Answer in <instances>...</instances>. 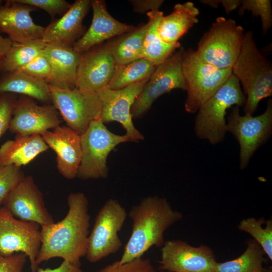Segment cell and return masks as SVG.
Instances as JSON below:
<instances>
[{
  "label": "cell",
  "instance_id": "obj_1",
  "mask_svg": "<svg viewBox=\"0 0 272 272\" xmlns=\"http://www.w3.org/2000/svg\"><path fill=\"white\" fill-rule=\"evenodd\" d=\"M67 204L69 211L62 220L41 227L38 266L59 257L80 266L81 259L86 256L90 220L88 199L82 192L71 193Z\"/></svg>",
  "mask_w": 272,
  "mask_h": 272
},
{
  "label": "cell",
  "instance_id": "obj_2",
  "mask_svg": "<svg viewBox=\"0 0 272 272\" xmlns=\"http://www.w3.org/2000/svg\"><path fill=\"white\" fill-rule=\"evenodd\" d=\"M127 215L132 221L131 232L119 260L121 263L142 257L154 246L162 247L165 231L183 217L166 198L157 196L144 198Z\"/></svg>",
  "mask_w": 272,
  "mask_h": 272
},
{
  "label": "cell",
  "instance_id": "obj_3",
  "mask_svg": "<svg viewBox=\"0 0 272 272\" xmlns=\"http://www.w3.org/2000/svg\"><path fill=\"white\" fill-rule=\"evenodd\" d=\"M232 72L241 83L246 96L244 114L252 115L260 101L272 95V66L258 50L251 31L244 34Z\"/></svg>",
  "mask_w": 272,
  "mask_h": 272
},
{
  "label": "cell",
  "instance_id": "obj_4",
  "mask_svg": "<svg viewBox=\"0 0 272 272\" xmlns=\"http://www.w3.org/2000/svg\"><path fill=\"white\" fill-rule=\"evenodd\" d=\"M246 96L238 78L233 74L226 82L199 108L194 129L196 136L212 145L222 142L227 130V110L244 106Z\"/></svg>",
  "mask_w": 272,
  "mask_h": 272
},
{
  "label": "cell",
  "instance_id": "obj_5",
  "mask_svg": "<svg viewBox=\"0 0 272 272\" xmlns=\"http://www.w3.org/2000/svg\"><path fill=\"white\" fill-rule=\"evenodd\" d=\"M182 69L185 81L187 97L185 110L196 112L232 74L231 69H219L201 59L195 50H185Z\"/></svg>",
  "mask_w": 272,
  "mask_h": 272
},
{
  "label": "cell",
  "instance_id": "obj_6",
  "mask_svg": "<svg viewBox=\"0 0 272 272\" xmlns=\"http://www.w3.org/2000/svg\"><path fill=\"white\" fill-rule=\"evenodd\" d=\"M243 32L235 20L218 17L200 39L195 52L213 66L232 69L240 52Z\"/></svg>",
  "mask_w": 272,
  "mask_h": 272
},
{
  "label": "cell",
  "instance_id": "obj_7",
  "mask_svg": "<svg viewBox=\"0 0 272 272\" xmlns=\"http://www.w3.org/2000/svg\"><path fill=\"white\" fill-rule=\"evenodd\" d=\"M127 142L130 141L125 134L111 132L100 119L92 121L81 135L82 157L77 177L83 180L107 177L108 156L117 145Z\"/></svg>",
  "mask_w": 272,
  "mask_h": 272
},
{
  "label": "cell",
  "instance_id": "obj_8",
  "mask_svg": "<svg viewBox=\"0 0 272 272\" xmlns=\"http://www.w3.org/2000/svg\"><path fill=\"white\" fill-rule=\"evenodd\" d=\"M127 214L115 199L107 200L98 212L89 234L86 258L97 262L117 252L122 246L118 233L123 227Z\"/></svg>",
  "mask_w": 272,
  "mask_h": 272
},
{
  "label": "cell",
  "instance_id": "obj_9",
  "mask_svg": "<svg viewBox=\"0 0 272 272\" xmlns=\"http://www.w3.org/2000/svg\"><path fill=\"white\" fill-rule=\"evenodd\" d=\"M227 130L240 146V168L247 166L255 151L270 138L272 133V100L267 102L264 112L259 115H241L239 107L234 106L227 118Z\"/></svg>",
  "mask_w": 272,
  "mask_h": 272
},
{
  "label": "cell",
  "instance_id": "obj_10",
  "mask_svg": "<svg viewBox=\"0 0 272 272\" xmlns=\"http://www.w3.org/2000/svg\"><path fill=\"white\" fill-rule=\"evenodd\" d=\"M34 222L16 219L5 207L0 208V254L24 253L29 258L31 272L39 266L36 260L41 246V229Z\"/></svg>",
  "mask_w": 272,
  "mask_h": 272
},
{
  "label": "cell",
  "instance_id": "obj_11",
  "mask_svg": "<svg viewBox=\"0 0 272 272\" xmlns=\"http://www.w3.org/2000/svg\"><path fill=\"white\" fill-rule=\"evenodd\" d=\"M52 102L67 126L80 135L92 121L99 119L102 105L98 93L49 85Z\"/></svg>",
  "mask_w": 272,
  "mask_h": 272
},
{
  "label": "cell",
  "instance_id": "obj_12",
  "mask_svg": "<svg viewBox=\"0 0 272 272\" xmlns=\"http://www.w3.org/2000/svg\"><path fill=\"white\" fill-rule=\"evenodd\" d=\"M185 50L181 47L157 66L133 102L130 110L132 118H139L151 108L160 96L171 91L186 89L182 69Z\"/></svg>",
  "mask_w": 272,
  "mask_h": 272
},
{
  "label": "cell",
  "instance_id": "obj_13",
  "mask_svg": "<svg viewBox=\"0 0 272 272\" xmlns=\"http://www.w3.org/2000/svg\"><path fill=\"white\" fill-rule=\"evenodd\" d=\"M159 269L169 272H214L217 262L208 246L194 247L184 241H165L161 248Z\"/></svg>",
  "mask_w": 272,
  "mask_h": 272
},
{
  "label": "cell",
  "instance_id": "obj_14",
  "mask_svg": "<svg viewBox=\"0 0 272 272\" xmlns=\"http://www.w3.org/2000/svg\"><path fill=\"white\" fill-rule=\"evenodd\" d=\"M149 79L118 90L107 87L98 93L102 105L99 119L104 124L113 121L120 123L125 129V134L130 142H138L144 139L133 123L130 110Z\"/></svg>",
  "mask_w": 272,
  "mask_h": 272
},
{
  "label": "cell",
  "instance_id": "obj_15",
  "mask_svg": "<svg viewBox=\"0 0 272 272\" xmlns=\"http://www.w3.org/2000/svg\"><path fill=\"white\" fill-rule=\"evenodd\" d=\"M3 205L21 220L41 227L54 222L45 207L43 193L31 176H25L9 194Z\"/></svg>",
  "mask_w": 272,
  "mask_h": 272
},
{
  "label": "cell",
  "instance_id": "obj_16",
  "mask_svg": "<svg viewBox=\"0 0 272 272\" xmlns=\"http://www.w3.org/2000/svg\"><path fill=\"white\" fill-rule=\"evenodd\" d=\"M61 122L54 105H38L29 97L17 99L9 130L12 133L31 135L54 129Z\"/></svg>",
  "mask_w": 272,
  "mask_h": 272
},
{
  "label": "cell",
  "instance_id": "obj_17",
  "mask_svg": "<svg viewBox=\"0 0 272 272\" xmlns=\"http://www.w3.org/2000/svg\"><path fill=\"white\" fill-rule=\"evenodd\" d=\"M115 66L105 45H96L81 53L76 88L98 93L108 86Z\"/></svg>",
  "mask_w": 272,
  "mask_h": 272
},
{
  "label": "cell",
  "instance_id": "obj_18",
  "mask_svg": "<svg viewBox=\"0 0 272 272\" xmlns=\"http://www.w3.org/2000/svg\"><path fill=\"white\" fill-rule=\"evenodd\" d=\"M40 135L55 152L59 173L67 179L76 178L82 157L81 135L67 126L60 125Z\"/></svg>",
  "mask_w": 272,
  "mask_h": 272
},
{
  "label": "cell",
  "instance_id": "obj_19",
  "mask_svg": "<svg viewBox=\"0 0 272 272\" xmlns=\"http://www.w3.org/2000/svg\"><path fill=\"white\" fill-rule=\"evenodd\" d=\"M36 9L16 0L7 1L0 7V33L15 43L42 39L44 27L35 24L30 15Z\"/></svg>",
  "mask_w": 272,
  "mask_h": 272
},
{
  "label": "cell",
  "instance_id": "obj_20",
  "mask_svg": "<svg viewBox=\"0 0 272 272\" xmlns=\"http://www.w3.org/2000/svg\"><path fill=\"white\" fill-rule=\"evenodd\" d=\"M93 19L88 30L73 45L76 51L82 53L104 41L132 31L135 28L114 19L101 0L91 2Z\"/></svg>",
  "mask_w": 272,
  "mask_h": 272
},
{
  "label": "cell",
  "instance_id": "obj_21",
  "mask_svg": "<svg viewBox=\"0 0 272 272\" xmlns=\"http://www.w3.org/2000/svg\"><path fill=\"white\" fill-rule=\"evenodd\" d=\"M41 54L47 58L51 66L47 84L64 90L76 88L81 53L75 50L72 46L49 43L46 44Z\"/></svg>",
  "mask_w": 272,
  "mask_h": 272
},
{
  "label": "cell",
  "instance_id": "obj_22",
  "mask_svg": "<svg viewBox=\"0 0 272 272\" xmlns=\"http://www.w3.org/2000/svg\"><path fill=\"white\" fill-rule=\"evenodd\" d=\"M91 1L77 0L58 19L44 27L42 40L46 44L57 43L73 47L81 37L83 21L91 6Z\"/></svg>",
  "mask_w": 272,
  "mask_h": 272
},
{
  "label": "cell",
  "instance_id": "obj_23",
  "mask_svg": "<svg viewBox=\"0 0 272 272\" xmlns=\"http://www.w3.org/2000/svg\"><path fill=\"white\" fill-rule=\"evenodd\" d=\"M48 148L39 134H17L14 140L7 141L1 146L0 166L26 165Z\"/></svg>",
  "mask_w": 272,
  "mask_h": 272
},
{
  "label": "cell",
  "instance_id": "obj_24",
  "mask_svg": "<svg viewBox=\"0 0 272 272\" xmlns=\"http://www.w3.org/2000/svg\"><path fill=\"white\" fill-rule=\"evenodd\" d=\"M7 93L20 94L44 103L52 102L45 80L20 71L5 73L0 77V95Z\"/></svg>",
  "mask_w": 272,
  "mask_h": 272
},
{
  "label": "cell",
  "instance_id": "obj_25",
  "mask_svg": "<svg viewBox=\"0 0 272 272\" xmlns=\"http://www.w3.org/2000/svg\"><path fill=\"white\" fill-rule=\"evenodd\" d=\"M198 9L192 2L176 4L173 11L163 16L160 20L158 31L161 38L168 44L178 43V40L198 22Z\"/></svg>",
  "mask_w": 272,
  "mask_h": 272
},
{
  "label": "cell",
  "instance_id": "obj_26",
  "mask_svg": "<svg viewBox=\"0 0 272 272\" xmlns=\"http://www.w3.org/2000/svg\"><path fill=\"white\" fill-rule=\"evenodd\" d=\"M149 18L143 44V58L151 61L156 67L170 55L180 46L165 43L161 38L158 26L163 16L162 12L153 11L147 13Z\"/></svg>",
  "mask_w": 272,
  "mask_h": 272
},
{
  "label": "cell",
  "instance_id": "obj_27",
  "mask_svg": "<svg viewBox=\"0 0 272 272\" xmlns=\"http://www.w3.org/2000/svg\"><path fill=\"white\" fill-rule=\"evenodd\" d=\"M147 24L105 44L115 65L126 64L143 58V44Z\"/></svg>",
  "mask_w": 272,
  "mask_h": 272
},
{
  "label": "cell",
  "instance_id": "obj_28",
  "mask_svg": "<svg viewBox=\"0 0 272 272\" xmlns=\"http://www.w3.org/2000/svg\"><path fill=\"white\" fill-rule=\"evenodd\" d=\"M265 253L254 239L249 240L245 251L237 258L217 262L214 272H264Z\"/></svg>",
  "mask_w": 272,
  "mask_h": 272
},
{
  "label": "cell",
  "instance_id": "obj_29",
  "mask_svg": "<svg viewBox=\"0 0 272 272\" xmlns=\"http://www.w3.org/2000/svg\"><path fill=\"white\" fill-rule=\"evenodd\" d=\"M155 68L154 64L145 58H140L126 64L115 65L108 88L118 90L148 79Z\"/></svg>",
  "mask_w": 272,
  "mask_h": 272
},
{
  "label": "cell",
  "instance_id": "obj_30",
  "mask_svg": "<svg viewBox=\"0 0 272 272\" xmlns=\"http://www.w3.org/2000/svg\"><path fill=\"white\" fill-rule=\"evenodd\" d=\"M46 45L42 39L22 43L13 42L2 64L1 73L18 71L41 54Z\"/></svg>",
  "mask_w": 272,
  "mask_h": 272
},
{
  "label": "cell",
  "instance_id": "obj_31",
  "mask_svg": "<svg viewBox=\"0 0 272 272\" xmlns=\"http://www.w3.org/2000/svg\"><path fill=\"white\" fill-rule=\"evenodd\" d=\"M238 228L249 234L261 246L265 254L272 260V221L251 217L242 220Z\"/></svg>",
  "mask_w": 272,
  "mask_h": 272
},
{
  "label": "cell",
  "instance_id": "obj_32",
  "mask_svg": "<svg viewBox=\"0 0 272 272\" xmlns=\"http://www.w3.org/2000/svg\"><path fill=\"white\" fill-rule=\"evenodd\" d=\"M245 11H250L253 16H259L261 20L262 30L266 34L272 25V10L269 0H242L239 7V14Z\"/></svg>",
  "mask_w": 272,
  "mask_h": 272
},
{
  "label": "cell",
  "instance_id": "obj_33",
  "mask_svg": "<svg viewBox=\"0 0 272 272\" xmlns=\"http://www.w3.org/2000/svg\"><path fill=\"white\" fill-rule=\"evenodd\" d=\"M24 177L21 167L14 165L0 166V206Z\"/></svg>",
  "mask_w": 272,
  "mask_h": 272
},
{
  "label": "cell",
  "instance_id": "obj_34",
  "mask_svg": "<svg viewBox=\"0 0 272 272\" xmlns=\"http://www.w3.org/2000/svg\"><path fill=\"white\" fill-rule=\"evenodd\" d=\"M96 272H155L148 258H138L121 263L119 260L107 264Z\"/></svg>",
  "mask_w": 272,
  "mask_h": 272
},
{
  "label": "cell",
  "instance_id": "obj_35",
  "mask_svg": "<svg viewBox=\"0 0 272 272\" xmlns=\"http://www.w3.org/2000/svg\"><path fill=\"white\" fill-rule=\"evenodd\" d=\"M17 71L47 81L51 74V66L47 58L40 54Z\"/></svg>",
  "mask_w": 272,
  "mask_h": 272
},
{
  "label": "cell",
  "instance_id": "obj_36",
  "mask_svg": "<svg viewBox=\"0 0 272 272\" xmlns=\"http://www.w3.org/2000/svg\"><path fill=\"white\" fill-rule=\"evenodd\" d=\"M16 100L15 94L0 95V138L9 129Z\"/></svg>",
  "mask_w": 272,
  "mask_h": 272
},
{
  "label": "cell",
  "instance_id": "obj_37",
  "mask_svg": "<svg viewBox=\"0 0 272 272\" xmlns=\"http://www.w3.org/2000/svg\"><path fill=\"white\" fill-rule=\"evenodd\" d=\"M16 1L35 8H39L42 9L52 17L57 14L63 15L71 6V5L64 0H16Z\"/></svg>",
  "mask_w": 272,
  "mask_h": 272
},
{
  "label": "cell",
  "instance_id": "obj_38",
  "mask_svg": "<svg viewBox=\"0 0 272 272\" xmlns=\"http://www.w3.org/2000/svg\"><path fill=\"white\" fill-rule=\"evenodd\" d=\"M27 256L16 253L9 256L0 254V272H23Z\"/></svg>",
  "mask_w": 272,
  "mask_h": 272
},
{
  "label": "cell",
  "instance_id": "obj_39",
  "mask_svg": "<svg viewBox=\"0 0 272 272\" xmlns=\"http://www.w3.org/2000/svg\"><path fill=\"white\" fill-rule=\"evenodd\" d=\"M135 12L140 13L159 10L164 1L161 0H132L129 1Z\"/></svg>",
  "mask_w": 272,
  "mask_h": 272
},
{
  "label": "cell",
  "instance_id": "obj_40",
  "mask_svg": "<svg viewBox=\"0 0 272 272\" xmlns=\"http://www.w3.org/2000/svg\"><path fill=\"white\" fill-rule=\"evenodd\" d=\"M34 272H83V271L80 266L63 260L60 265L56 268L43 269L39 267Z\"/></svg>",
  "mask_w": 272,
  "mask_h": 272
},
{
  "label": "cell",
  "instance_id": "obj_41",
  "mask_svg": "<svg viewBox=\"0 0 272 272\" xmlns=\"http://www.w3.org/2000/svg\"><path fill=\"white\" fill-rule=\"evenodd\" d=\"M13 43L8 37H4L0 34V73L2 64Z\"/></svg>",
  "mask_w": 272,
  "mask_h": 272
},
{
  "label": "cell",
  "instance_id": "obj_42",
  "mask_svg": "<svg viewBox=\"0 0 272 272\" xmlns=\"http://www.w3.org/2000/svg\"><path fill=\"white\" fill-rule=\"evenodd\" d=\"M216 3L218 7L219 4H222L225 9L227 14L239 7L241 4V1L239 0H216Z\"/></svg>",
  "mask_w": 272,
  "mask_h": 272
},
{
  "label": "cell",
  "instance_id": "obj_43",
  "mask_svg": "<svg viewBox=\"0 0 272 272\" xmlns=\"http://www.w3.org/2000/svg\"><path fill=\"white\" fill-rule=\"evenodd\" d=\"M264 272H271V269L270 268H268L267 269H265Z\"/></svg>",
  "mask_w": 272,
  "mask_h": 272
},
{
  "label": "cell",
  "instance_id": "obj_44",
  "mask_svg": "<svg viewBox=\"0 0 272 272\" xmlns=\"http://www.w3.org/2000/svg\"><path fill=\"white\" fill-rule=\"evenodd\" d=\"M3 1L0 0V7L2 6Z\"/></svg>",
  "mask_w": 272,
  "mask_h": 272
},
{
  "label": "cell",
  "instance_id": "obj_45",
  "mask_svg": "<svg viewBox=\"0 0 272 272\" xmlns=\"http://www.w3.org/2000/svg\"><path fill=\"white\" fill-rule=\"evenodd\" d=\"M159 272H165L164 271L161 270Z\"/></svg>",
  "mask_w": 272,
  "mask_h": 272
}]
</instances>
